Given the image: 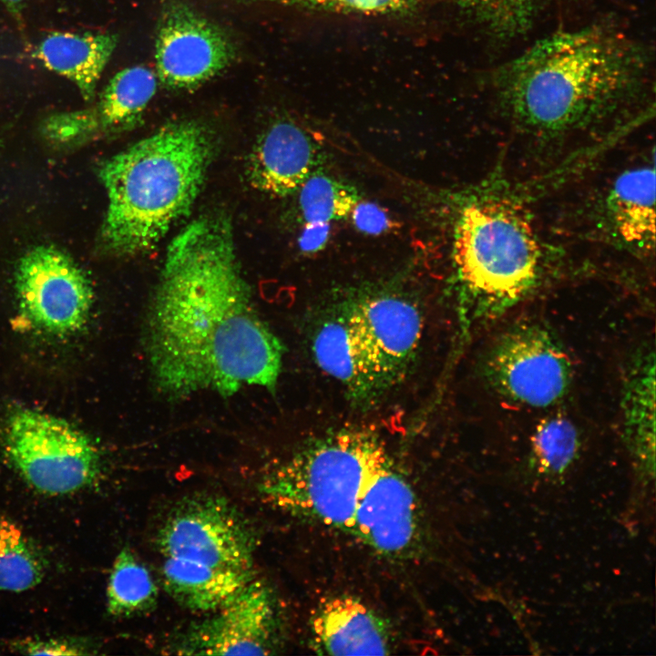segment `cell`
Instances as JSON below:
<instances>
[{"label": "cell", "instance_id": "4fadbf2b", "mask_svg": "<svg viewBox=\"0 0 656 656\" xmlns=\"http://www.w3.org/2000/svg\"><path fill=\"white\" fill-rule=\"evenodd\" d=\"M418 533L415 493L382 446L361 490L352 534L378 553L401 556Z\"/></svg>", "mask_w": 656, "mask_h": 656}, {"label": "cell", "instance_id": "d6986e66", "mask_svg": "<svg viewBox=\"0 0 656 656\" xmlns=\"http://www.w3.org/2000/svg\"><path fill=\"white\" fill-rule=\"evenodd\" d=\"M161 577L166 591L183 607L214 611L247 582L253 571L221 569L194 561L164 557Z\"/></svg>", "mask_w": 656, "mask_h": 656}, {"label": "cell", "instance_id": "f1b7e54d", "mask_svg": "<svg viewBox=\"0 0 656 656\" xmlns=\"http://www.w3.org/2000/svg\"><path fill=\"white\" fill-rule=\"evenodd\" d=\"M351 211L354 225L365 233L380 234L394 225L385 210L372 202H357Z\"/></svg>", "mask_w": 656, "mask_h": 656}, {"label": "cell", "instance_id": "30bf717a", "mask_svg": "<svg viewBox=\"0 0 656 656\" xmlns=\"http://www.w3.org/2000/svg\"><path fill=\"white\" fill-rule=\"evenodd\" d=\"M237 47L219 25L182 0H164L155 36L157 77L173 91H192L230 67Z\"/></svg>", "mask_w": 656, "mask_h": 656}, {"label": "cell", "instance_id": "44dd1931", "mask_svg": "<svg viewBox=\"0 0 656 656\" xmlns=\"http://www.w3.org/2000/svg\"><path fill=\"white\" fill-rule=\"evenodd\" d=\"M158 589L147 567L129 548L117 555L108 577L107 610L114 617L147 612L157 603Z\"/></svg>", "mask_w": 656, "mask_h": 656}, {"label": "cell", "instance_id": "9c48e42d", "mask_svg": "<svg viewBox=\"0 0 656 656\" xmlns=\"http://www.w3.org/2000/svg\"><path fill=\"white\" fill-rule=\"evenodd\" d=\"M163 557L252 571L255 543L241 515L218 497H197L170 511L158 534Z\"/></svg>", "mask_w": 656, "mask_h": 656}, {"label": "cell", "instance_id": "d4e9b609", "mask_svg": "<svg viewBox=\"0 0 656 656\" xmlns=\"http://www.w3.org/2000/svg\"><path fill=\"white\" fill-rule=\"evenodd\" d=\"M579 446L575 425L561 415L541 421L532 436V448L538 464L551 473L563 472L576 457Z\"/></svg>", "mask_w": 656, "mask_h": 656}, {"label": "cell", "instance_id": "6da1fadb", "mask_svg": "<svg viewBox=\"0 0 656 656\" xmlns=\"http://www.w3.org/2000/svg\"><path fill=\"white\" fill-rule=\"evenodd\" d=\"M145 345L154 385L166 397L275 389L283 346L255 310L225 215L200 216L170 241Z\"/></svg>", "mask_w": 656, "mask_h": 656}, {"label": "cell", "instance_id": "52a82bcc", "mask_svg": "<svg viewBox=\"0 0 656 656\" xmlns=\"http://www.w3.org/2000/svg\"><path fill=\"white\" fill-rule=\"evenodd\" d=\"M15 289L20 316L35 331L64 337L87 322L91 283L77 262L54 245L36 246L21 258Z\"/></svg>", "mask_w": 656, "mask_h": 656}, {"label": "cell", "instance_id": "603a6c76", "mask_svg": "<svg viewBox=\"0 0 656 656\" xmlns=\"http://www.w3.org/2000/svg\"><path fill=\"white\" fill-rule=\"evenodd\" d=\"M45 569L44 558L32 540L0 513V590L33 589L43 579Z\"/></svg>", "mask_w": 656, "mask_h": 656}, {"label": "cell", "instance_id": "e0dca14e", "mask_svg": "<svg viewBox=\"0 0 656 656\" xmlns=\"http://www.w3.org/2000/svg\"><path fill=\"white\" fill-rule=\"evenodd\" d=\"M118 40L112 33L56 31L41 39L33 56L46 69L72 82L83 99L92 102Z\"/></svg>", "mask_w": 656, "mask_h": 656}, {"label": "cell", "instance_id": "f546056e", "mask_svg": "<svg viewBox=\"0 0 656 656\" xmlns=\"http://www.w3.org/2000/svg\"><path fill=\"white\" fill-rule=\"evenodd\" d=\"M329 234V222H306L299 238V246L306 253L316 252L324 247Z\"/></svg>", "mask_w": 656, "mask_h": 656}, {"label": "cell", "instance_id": "8fae6325", "mask_svg": "<svg viewBox=\"0 0 656 656\" xmlns=\"http://www.w3.org/2000/svg\"><path fill=\"white\" fill-rule=\"evenodd\" d=\"M179 643L181 654L268 655L277 649L281 619L270 587L254 578Z\"/></svg>", "mask_w": 656, "mask_h": 656}, {"label": "cell", "instance_id": "484cf974", "mask_svg": "<svg viewBox=\"0 0 656 656\" xmlns=\"http://www.w3.org/2000/svg\"><path fill=\"white\" fill-rule=\"evenodd\" d=\"M496 33L510 34L524 29L532 16L534 0H457Z\"/></svg>", "mask_w": 656, "mask_h": 656}, {"label": "cell", "instance_id": "cb8c5ba5", "mask_svg": "<svg viewBox=\"0 0 656 656\" xmlns=\"http://www.w3.org/2000/svg\"><path fill=\"white\" fill-rule=\"evenodd\" d=\"M299 208L305 222H331L358 202L353 187L323 173H312L300 187Z\"/></svg>", "mask_w": 656, "mask_h": 656}, {"label": "cell", "instance_id": "ac0fdd59", "mask_svg": "<svg viewBox=\"0 0 656 656\" xmlns=\"http://www.w3.org/2000/svg\"><path fill=\"white\" fill-rule=\"evenodd\" d=\"M313 350L322 370L342 382L353 397L369 401L380 395L373 367L360 347L348 311L322 324L315 333Z\"/></svg>", "mask_w": 656, "mask_h": 656}, {"label": "cell", "instance_id": "2e32d148", "mask_svg": "<svg viewBox=\"0 0 656 656\" xmlns=\"http://www.w3.org/2000/svg\"><path fill=\"white\" fill-rule=\"evenodd\" d=\"M310 630L314 648L331 655L390 653L391 631L376 612L351 596L321 602L312 613Z\"/></svg>", "mask_w": 656, "mask_h": 656}, {"label": "cell", "instance_id": "7a4b0ae2", "mask_svg": "<svg viewBox=\"0 0 656 656\" xmlns=\"http://www.w3.org/2000/svg\"><path fill=\"white\" fill-rule=\"evenodd\" d=\"M643 51L627 37L591 26L539 40L497 73V87L523 123L567 128L612 109L646 77Z\"/></svg>", "mask_w": 656, "mask_h": 656}, {"label": "cell", "instance_id": "ffe728a7", "mask_svg": "<svg viewBox=\"0 0 656 656\" xmlns=\"http://www.w3.org/2000/svg\"><path fill=\"white\" fill-rule=\"evenodd\" d=\"M612 223L627 243L651 249L655 241V172L645 166L626 170L609 197Z\"/></svg>", "mask_w": 656, "mask_h": 656}, {"label": "cell", "instance_id": "4316f807", "mask_svg": "<svg viewBox=\"0 0 656 656\" xmlns=\"http://www.w3.org/2000/svg\"><path fill=\"white\" fill-rule=\"evenodd\" d=\"M364 15L387 14L408 7L414 0H243Z\"/></svg>", "mask_w": 656, "mask_h": 656}, {"label": "cell", "instance_id": "9a60e30c", "mask_svg": "<svg viewBox=\"0 0 656 656\" xmlns=\"http://www.w3.org/2000/svg\"><path fill=\"white\" fill-rule=\"evenodd\" d=\"M318 159V148L308 132L280 120L258 138L248 163V179L263 193L286 197L300 189Z\"/></svg>", "mask_w": 656, "mask_h": 656}, {"label": "cell", "instance_id": "ba28073f", "mask_svg": "<svg viewBox=\"0 0 656 656\" xmlns=\"http://www.w3.org/2000/svg\"><path fill=\"white\" fill-rule=\"evenodd\" d=\"M486 374L503 397L542 408L567 393L572 369L567 353L548 331L526 324L509 330L493 345Z\"/></svg>", "mask_w": 656, "mask_h": 656}, {"label": "cell", "instance_id": "7402d4cb", "mask_svg": "<svg viewBox=\"0 0 656 656\" xmlns=\"http://www.w3.org/2000/svg\"><path fill=\"white\" fill-rule=\"evenodd\" d=\"M654 357L641 358L628 376L623 398L624 430L637 450L650 456L655 436Z\"/></svg>", "mask_w": 656, "mask_h": 656}, {"label": "cell", "instance_id": "7c38bea8", "mask_svg": "<svg viewBox=\"0 0 656 656\" xmlns=\"http://www.w3.org/2000/svg\"><path fill=\"white\" fill-rule=\"evenodd\" d=\"M157 86V74L149 67L123 68L109 80L96 103L48 116L41 123V134L50 145L72 149L128 130L139 122Z\"/></svg>", "mask_w": 656, "mask_h": 656}, {"label": "cell", "instance_id": "277c9868", "mask_svg": "<svg viewBox=\"0 0 656 656\" xmlns=\"http://www.w3.org/2000/svg\"><path fill=\"white\" fill-rule=\"evenodd\" d=\"M382 446L372 432L343 430L280 464L261 479L260 491L278 508L352 533L361 490Z\"/></svg>", "mask_w": 656, "mask_h": 656}, {"label": "cell", "instance_id": "5bb4252c", "mask_svg": "<svg viewBox=\"0 0 656 656\" xmlns=\"http://www.w3.org/2000/svg\"><path fill=\"white\" fill-rule=\"evenodd\" d=\"M348 314L382 394L403 378L415 356L422 333L420 312L406 299L385 294L354 303Z\"/></svg>", "mask_w": 656, "mask_h": 656}, {"label": "cell", "instance_id": "8992f818", "mask_svg": "<svg viewBox=\"0 0 656 656\" xmlns=\"http://www.w3.org/2000/svg\"><path fill=\"white\" fill-rule=\"evenodd\" d=\"M4 454L37 492L61 496L92 486L101 473L93 440L68 422L29 408L14 410L5 423Z\"/></svg>", "mask_w": 656, "mask_h": 656}, {"label": "cell", "instance_id": "83f0119b", "mask_svg": "<svg viewBox=\"0 0 656 656\" xmlns=\"http://www.w3.org/2000/svg\"><path fill=\"white\" fill-rule=\"evenodd\" d=\"M11 649L29 655H84L87 646L66 639L26 638L12 642Z\"/></svg>", "mask_w": 656, "mask_h": 656}, {"label": "cell", "instance_id": "4dcf8cb0", "mask_svg": "<svg viewBox=\"0 0 656 656\" xmlns=\"http://www.w3.org/2000/svg\"><path fill=\"white\" fill-rule=\"evenodd\" d=\"M0 3L5 7L17 25L22 26L23 14L28 0H0Z\"/></svg>", "mask_w": 656, "mask_h": 656}, {"label": "cell", "instance_id": "3957f363", "mask_svg": "<svg viewBox=\"0 0 656 656\" xmlns=\"http://www.w3.org/2000/svg\"><path fill=\"white\" fill-rule=\"evenodd\" d=\"M214 149L210 129L188 119L166 124L104 161L102 248L117 256L154 250L190 212Z\"/></svg>", "mask_w": 656, "mask_h": 656}, {"label": "cell", "instance_id": "5b68a950", "mask_svg": "<svg viewBox=\"0 0 656 656\" xmlns=\"http://www.w3.org/2000/svg\"><path fill=\"white\" fill-rule=\"evenodd\" d=\"M540 257L533 228L517 205L489 200L463 210L454 260L462 282L488 309L524 297L538 279Z\"/></svg>", "mask_w": 656, "mask_h": 656}]
</instances>
